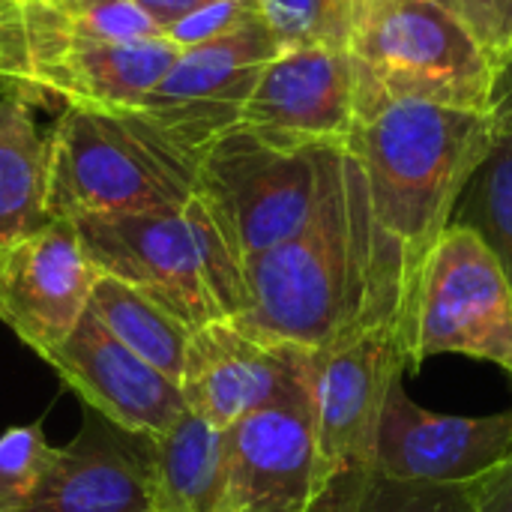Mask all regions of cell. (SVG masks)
<instances>
[{"mask_svg":"<svg viewBox=\"0 0 512 512\" xmlns=\"http://www.w3.org/2000/svg\"><path fill=\"white\" fill-rule=\"evenodd\" d=\"M492 138L483 111L393 99L360 117L345 147L369 192L375 315L393 321L408 345L429 255Z\"/></svg>","mask_w":512,"mask_h":512,"instance_id":"cell-1","label":"cell"},{"mask_svg":"<svg viewBox=\"0 0 512 512\" xmlns=\"http://www.w3.org/2000/svg\"><path fill=\"white\" fill-rule=\"evenodd\" d=\"M246 333L309 354L381 321L372 297V213L366 177L345 147H324L306 225L246 261Z\"/></svg>","mask_w":512,"mask_h":512,"instance_id":"cell-2","label":"cell"},{"mask_svg":"<svg viewBox=\"0 0 512 512\" xmlns=\"http://www.w3.org/2000/svg\"><path fill=\"white\" fill-rule=\"evenodd\" d=\"M198 156L138 111L63 105L48 129V216L171 213L195 198Z\"/></svg>","mask_w":512,"mask_h":512,"instance_id":"cell-3","label":"cell"},{"mask_svg":"<svg viewBox=\"0 0 512 512\" xmlns=\"http://www.w3.org/2000/svg\"><path fill=\"white\" fill-rule=\"evenodd\" d=\"M72 225L96 273L144 291L192 330L246 309L243 261L198 198L171 213L84 216Z\"/></svg>","mask_w":512,"mask_h":512,"instance_id":"cell-4","label":"cell"},{"mask_svg":"<svg viewBox=\"0 0 512 512\" xmlns=\"http://www.w3.org/2000/svg\"><path fill=\"white\" fill-rule=\"evenodd\" d=\"M348 54L360 117L393 99L489 111L492 57L441 0H369Z\"/></svg>","mask_w":512,"mask_h":512,"instance_id":"cell-5","label":"cell"},{"mask_svg":"<svg viewBox=\"0 0 512 512\" xmlns=\"http://www.w3.org/2000/svg\"><path fill=\"white\" fill-rule=\"evenodd\" d=\"M324 147L276 144L246 126L213 138L198 156L195 198L243 267L294 237L318 198Z\"/></svg>","mask_w":512,"mask_h":512,"instance_id":"cell-6","label":"cell"},{"mask_svg":"<svg viewBox=\"0 0 512 512\" xmlns=\"http://www.w3.org/2000/svg\"><path fill=\"white\" fill-rule=\"evenodd\" d=\"M471 357L512 375V291L498 258L468 225L450 222L423 270L408 366Z\"/></svg>","mask_w":512,"mask_h":512,"instance_id":"cell-7","label":"cell"},{"mask_svg":"<svg viewBox=\"0 0 512 512\" xmlns=\"http://www.w3.org/2000/svg\"><path fill=\"white\" fill-rule=\"evenodd\" d=\"M408 369L393 321H369L312 354V429L318 486L348 468H372L387 396Z\"/></svg>","mask_w":512,"mask_h":512,"instance_id":"cell-8","label":"cell"},{"mask_svg":"<svg viewBox=\"0 0 512 512\" xmlns=\"http://www.w3.org/2000/svg\"><path fill=\"white\" fill-rule=\"evenodd\" d=\"M279 51L282 48L258 12L219 39L180 48L162 81L150 90L141 108L132 111L177 147L201 156L213 138L240 126L249 93Z\"/></svg>","mask_w":512,"mask_h":512,"instance_id":"cell-9","label":"cell"},{"mask_svg":"<svg viewBox=\"0 0 512 512\" xmlns=\"http://www.w3.org/2000/svg\"><path fill=\"white\" fill-rule=\"evenodd\" d=\"M312 390V354L258 339L234 321H213L192 333L180 393L186 411L234 429L246 417Z\"/></svg>","mask_w":512,"mask_h":512,"instance_id":"cell-10","label":"cell"},{"mask_svg":"<svg viewBox=\"0 0 512 512\" xmlns=\"http://www.w3.org/2000/svg\"><path fill=\"white\" fill-rule=\"evenodd\" d=\"M512 453V408L486 417L417 405L399 378L387 396L372 468L411 483L471 489Z\"/></svg>","mask_w":512,"mask_h":512,"instance_id":"cell-11","label":"cell"},{"mask_svg":"<svg viewBox=\"0 0 512 512\" xmlns=\"http://www.w3.org/2000/svg\"><path fill=\"white\" fill-rule=\"evenodd\" d=\"M357 123V66L348 51L336 48L279 51L240 117V126L288 147H348Z\"/></svg>","mask_w":512,"mask_h":512,"instance_id":"cell-12","label":"cell"},{"mask_svg":"<svg viewBox=\"0 0 512 512\" xmlns=\"http://www.w3.org/2000/svg\"><path fill=\"white\" fill-rule=\"evenodd\" d=\"M96 276L75 225L54 219L0 249V321L45 357L84 318Z\"/></svg>","mask_w":512,"mask_h":512,"instance_id":"cell-13","label":"cell"},{"mask_svg":"<svg viewBox=\"0 0 512 512\" xmlns=\"http://www.w3.org/2000/svg\"><path fill=\"white\" fill-rule=\"evenodd\" d=\"M30 84L63 105L132 111L150 96L177 60L180 48L168 39L96 42L24 21Z\"/></svg>","mask_w":512,"mask_h":512,"instance_id":"cell-14","label":"cell"},{"mask_svg":"<svg viewBox=\"0 0 512 512\" xmlns=\"http://www.w3.org/2000/svg\"><path fill=\"white\" fill-rule=\"evenodd\" d=\"M42 360L93 414L123 432L156 438L186 414L180 384L114 339L90 309Z\"/></svg>","mask_w":512,"mask_h":512,"instance_id":"cell-15","label":"cell"},{"mask_svg":"<svg viewBox=\"0 0 512 512\" xmlns=\"http://www.w3.org/2000/svg\"><path fill=\"white\" fill-rule=\"evenodd\" d=\"M315 492L312 390L228 429V480L219 512H306Z\"/></svg>","mask_w":512,"mask_h":512,"instance_id":"cell-16","label":"cell"},{"mask_svg":"<svg viewBox=\"0 0 512 512\" xmlns=\"http://www.w3.org/2000/svg\"><path fill=\"white\" fill-rule=\"evenodd\" d=\"M150 438L132 435L87 408L81 432L60 447L54 468L18 512H150Z\"/></svg>","mask_w":512,"mask_h":512,"instance_id":"cell-17","label":"cell"},{"mask_svg":"<svg viewBox=\"0 0 512 512\" xmlns=\"http://www.w3.org/2000/svg\"><path fill=\"white\" fill-rule=\"evenodd\" d=\"M48 96L9 87L0 96V249L48 222V129L36 114Z\"/></svg>","mask_w":512,"mask_h":512,"instance_id":"cell-18","label":"cell"},{"mask_svg":"<svg viewBox=\"0 0 512 512\" xmlns=\"http://www.w3.org/2000/svg\"><path fill=\"white\" fill-rule=\"evenodd\" d=\"M150 512H219L228 480V429L186 411L168 432L150 438Z\"/></svg>","mask_w":512,"mask_h":512,"instance_id":"cell-19","label":"cell"},{"mask_svg":"<svg viewBox=\"0 0 512 512\" xmlns=\"http://www.w3.org/2000/svg\"><path fill=\"white\" fill-rule=\"evenodd\" d=\"M96 321L141 360L180 384L192 327L144 291L99 273L87 306Z\"/></svg>","mask_w":512,"mask_h":512,"instance_id":"cell-20","label":"cell"},{"mask_svg":"<svg viewBox=\"0 0 512 512\" xmlns=\"http://www.w3.org/2000/svg\"><path fill=\"white\" fill-rule=\"evenodd\" d=\"M306 512H474L465 489L387 477L375 468H348L327 477Z\"/></svg>","mask_w":512,"mask_h":512,"instance_id":"cell-21","label":"cell"},{"mask_svg":"<svg viewBox=\"0 0 512 512\" xmlns=\"http://www.w3.org/2000/svg\"><path fill=\"white\" fill-rule=\"evenodd\" d=\"M453 222L480 234L512 291V132H498L492 138L489 153L459 195Z\"/></svg>","mask_w":512,"mask_h":512,"instance_id":"cell-22","label":"cell"},{"mask_svg":"<svg viewBox=\"0 0 512 512\" xmlns=\"http://www.w3.org/2000/svg\"><path fill=\"white\" fill-rule=\"evenodd\" d=\"M24 21L96 42L159 39L165 30L135 0H24Z\"/></svg>","mask_w":512,"mask_h":512,"instance_id":"cell-23","label":"cell"},{"mask_svg":"<svg viewBox=\"0 0 512 512\" xmlns=\"http://www.w3.org/2000/svg\"><path fill=\"white\" fill-rule=\"evenodd\" d=\"M282 51L336 48L348 51L369 0H255Z\"/></svg>","mask_w":512,"mask_h":512,"instance_id":"cell-24","label":"cell"},{"mask_svg":"<svg viewBox=\"0 0 512 512\" xmlns=\"http://www.w3.org/2000/svg\"><path fill=\"white\" fill-rule=\"evenodd\" d=\"M60 447H51L42 423L12 426L0 435V512H18L33 501Z\"/></svg>","mask_w":512,"mask_h":512,"instance_id":"cell-25","label":"cell"},{"mask_svg":"<svg viewBox=\"0 0 512 512\" xmlns=\"http://www.w3.org/2000/svg\"><path fill=\"white\" fill-rule=\"evenodd\" d=\"M252 15H258L255 0H216L210 6L195 9L192 15L180 18L174 27H168L165 36L177 48H192V45H201V42H210V39H219V36L237 30Z\"/></svg>","mask_w":512,"mask_h":512,"instance_id":"cell-26","label":"cell"},{"mask_svg":"<svg viewBox=\"0 0 512 512\" xmlns=\"http://www.w3.org/2000/svg\"><path fill=\"white\" fill-rule=\"evenodd\" d=\"M447 6L471 27L492 63L512 48V0H447Z\"/></svg>","mask_w":512,"mask_h":512,"instance_id":"cell-27","label":"cell"},{"mask_svg":"<svg viewBox=\"0 0 512 512\" xmlns=\"http://www.w3.org/2000/svg\"><path fill=\"white\" fill-rule=\"evenodd\" d=\"M0 84L42 93L39 87L30 84L27 75V36L21 0H0Z\"/></svg>","mask_w":512,"mask_h":512,"instance_id":"cell-28","label":"cell"},{"mask_svg":"<svg viewBox=\"0 0 512 512\" xmlns=\"http://www.w3.org/2000/svg\"><path fill=\"white\" fill-rule=\"evenodd\" d=\"M465 492L471 498L474 512H512V453Z\"/></svg>","mask_w":512,"mask_h":512,"instance_id":"cell-29","label":"cell"},{"mask_svg":"<svg viewBox=\"0 0 512 512\" xmlns=\"http://www.w3.org/2000/svg\"><path fill=\"white\" fill-rule=\"evenodd\" d=\"M495 78H492V93H489V120L492 132H512V48H507L501 57H495Z\"/></svg>","mask_w":512,"mask_h":512,"instance_id":"cell-30","label":"cell"},{"mask_svg":"<svg viewBox=\"0 0 512 512\" xmlns=\"http://www.w3.org/2000/svg\"><path fill=\"white\" fill-rule=\"evenodd\" d=\"M165 33H168V27H174L180 18H186V15H192L195 9H201V6H210V3H216V0H135Z\"/></svg>","mask_w":512,"mask_h":512,"instance_id":"cell-31","label":"cell"},{"mask_svg":"<svg viewBox=\"0 0 512 512\" xmlns=\"http://www.w3.org/2000/svg\"><path fill=\"white\" fill-rule=\"evenodd\" d=\"M6 90H9V87H3V84H0V96H3V93H6Z\"/></svg>","mask_w":512,"mask_h":512,"instance_id":"cell-32","label":"cell"},{"mask_svg":"<svg viewBox=\"0 0 512 512\" xmlns=\"http://www.w3.org/2000/svg\"><path fill=\"white\" fill-rule=\"evenodd\" d=\"M441 3H447V0H441Z\"/></svg>","mask_w":512,"mask_h":512,"instance_id":"cell-33","label":"cell"},{"mask_svg":"<svg viewBox=\"0 0 512 512\" xmlns=\"http://www.w3.org/2000/svg\"><path fill=\"white\" fill-rule=\"evenodd\" d=\"M21 3H24V0H21Z\"/></svg>","mask_w":512,"mask_h":512,"instance_id":"cell-34","label":"cell"}]
</instances>
